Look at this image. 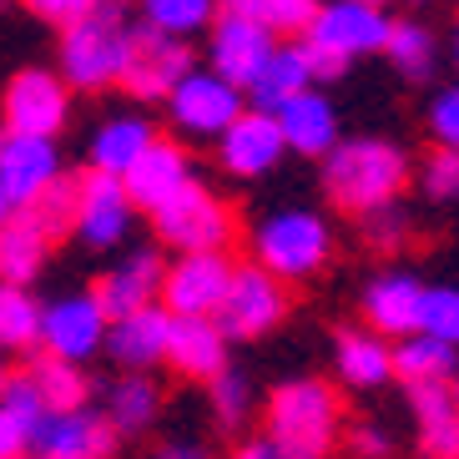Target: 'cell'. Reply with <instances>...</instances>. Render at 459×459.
<instances>
[{
	"mask_svg": "<svg viewBox=\"0 0 459 459\" xmlns=\"http://www.w3.org/2000/svg\"><path fill=\"white\" fill-rule=\"evenodd\" d=\"M232 283V263L222 253H182L162 273V308L172 318H217Z\"/></svg>",
	"mask_w": 459,
	"mask_h": 459,
	"instance_id": "cell-9",
	"label": "cell"
},
{
	"mask_svg": "<svg viewBox=\"0 0 459 459\" xmlns=\"http://www.w3.org/2000/svg\"><path fill=\"white\" fill-rule=\"evenodd\" d=\"M343 429L338 394L324 378H293L268 404V439L278 459H324Z\"/></svg>",
	"mask_w": 459,
	"mask_h": 459,
	"instance_id": "cell-2",
	"label": "cell"
},
{
	"mask_svg": "<svg viewBox=\"0 0 459 459\" xmlns=\"http://www.w3.org/2000/svg\"><path fill=\"white\" fill-rule=\"evenodd\" d=\"M41 399L30 389V378H11L5 389H0V459H21L30 449V434L41 429Z\"/></svg>",
	"mask_w": 459,
	"mask_h": 459,
	"instance_id": "cell-28",
	"label": "cell"
},
{
	"mask_svg": "<svg viewBox=\"0 0 459 459\" xmlns=\"http://www.w3.org/2000/svg\"><path fill=\"white\" fill-rule=\"evenodd\" d=\"M409 182V157L394 142H378V136H353V142H338L324 157V187L333 197V207L353 217H368L378 207H394L399 192Z\"/></svg>",
	"mask_w": 459,
	"mask_h": 459,
	"instance_id": "cell-1",
	"label": "cell"
},
{
	"mask_svg": "<svg viewBox=\"0 0 459 459\" xmlns=\"http://www.w3.org/2000/svg\"><path fill=\"white\" fill-rule=\"evenodd\" d=\"M455 404H459V384H455Z\"/></svg>",
	"mask_w": 459,
	"mask_h": 459,
	"instance_id": "cell-51",
	"label": "cell"
},
{
	"mask_svg": "<svg viewBox=\"0 0 459 459\" xmlns=\"http://www.w3.org/2000/svg\"><path fill=\"white\" fill-rule=\"evenodd\" d=\"M56 177H61L56 142H46V136H11V132L0 136V192H5L11 212L36 203Z\"/></svg>",
	"mask_w": 459,
	"mask_h": 459,
	"instance_id": "cell-15",
	"label": "cell"
},
{
	"mask_svg": "<svg viewBox=\"0 0 459 459\" xmlns=\"http://www.w3.org/2000/svg\"><path fill=\"white\" fill-rule=\"evenodd\" d=\"M333 364L343 374V384H353V389H378L384 378H394V349L374 328H349V333H338Z\"/></svg>",
	"mask_w": 459,
	"mask_h": 459,
	"instance_id": "cell-26",
	"label": "cell"
},
{
	"mask_svg": "<svg viewBox=\"0 0 459 459\" xmlns=\"http://www.w3.org/2000/svg\"><path fill=\"white\" fill-rule=\"evenodd\" d=\"M253 253H257V268L273 273L278 283H288V278H308V273L324 268L328 253H333V232L318 212L288 207V212H273L253 232Z\"/></svg>",
	"mask_w": 459,
	"mask_h": 459,
	"instance_id": "cell-5",
	"label": "cell"
},
{
	"mask_svg": "<svg viewBox=\"0 0 459 459\" xmlns=\"http://www.w3.org/2000/svg\"><path fill=\"white\" fill-rule=\"evenodd\" d=\"M455 66H459V21H455Z\"/></svg>",
	"mask_w": 459,
	"mask_h": 459,
	"instance_id": "cell-49",
	"label": "cell"
},
{
	"mask_svg": "<svg viewBox=\"0 0 459 459\" xmlns=\"http://www.w3.org/2000/svg\"><path fill=\"white\" fill-rule=\"evenodd\" d=\"M30 11L41 15V21H51V26H76V21H86V15L107 11V5H126V0H26Z\"/></svg>",
	"mask_w": 459,
	"mask_h": 459,
	"instance_id": "cell-41",
	"label": "cell"
},
{
	"mask_svg": "<svg viewBox=\"0 0 459 459\" xmlns=\"http://www.w3.org/2000/svg\"><path fill=\"white\" fill-rule=\"evenodd\" d=\"M46 257H51V243L30 222H21L15 212L11 222H0V283L26 288L30 278H41Z\"/></svg>",
	"mask_w": 459,
	"mask_h": 459,
	"instance_id": "cell-30",
	"label": "cell"
},
{
	"mask_svg": "<svg viewBox=\"0 0 459 459\" xmlns=\"http://www.w3.org/2000/svg\"><path fill=\"white\" fill-rule=\"evenodd\" d=\"M424 192L439 197V203H455L459 197V152L434 147L429 162H424Z\"/></svg>",
	"mask_w": 459,
	"mask_h": 459,
	"instance_id": "cell-40",
	"label": "cell"
},
{
	"mask_svg": "<svg viewBox=\"0 0 459 459\" xmlns=\"http://www.w3.org/2000/svg\"><path fill=\"white\" fill-rule=\"evenodd\" d=\"M5 384H11V368H5V359H0V389H5Z\"/></svg>",
	"mask_w": 459,
	"mask_h": 459,
	"instance_id": "cell-48",
	"label": "cell"
},
{
	"mask_svg": "<svg viewBox=\"0 0 459 459\" xmlns=\"http://www.w3.org/2000/svg\"><path fill=\"white\" fill-rule=\"evenodd\" d=\"M157 459H207L203 449H192V445H172V449H162Z\"/></svg>",
	"mask_w": 459,
	"mask_h": 459,
	"instance_id": "cell-46",
	"label": "cell"
},
{
	"mask_svg": "<svg viewBox=\"0 0 459 459\" xmlns=\"http://www.w3.org/2000/svg\"><path fill=\"white\" fill-rule=\"evenodd\" d=\"M349 445H353V455H359V459H384V455H389V434L378 429V424H359Z\"/></svg>",
	"mask_w": 459,
	"mask_h": 459,
	"instance_id": "cell-44",
	"label": "cell"
},
{
	"mask_svg": "<svg viewBox=\"0 0 459 459\" xmlns=\"http://www.w3.org/2000/svg\"><path fill=\"white\" fill-rule=\"evenodd\" d=\"M364 232H368V243L374 247H399L404 243V232H409V217H404V207L394 203V207H378V212H368L364 217Z\"/></svg>",
	"mask_w": 459,
	"mask_h": 459,
	"instance_id": "cell-43",
	"label": "cell"
},
{
	"mask_svg": "<svg viewBox=\"0 0 459 459\" xmlns=\"http://www.w3.org/2000/svg\"><path fill=\"white\" fill-rule=\"evenodd\" d=\"M132 36L136 26H126V5H107V11L66 26V36H61V82L82 86V91L117 86L126 76V61H132Z\"/></svg>",
	"mask_w": 459,
	"mask_h": 459,
	"instance_id": "cell-3",
	"label": "cell"
},
{
	"mask_svg": "<svg viewBox=\"0 0 459 459\" xmlns=\"http://www.w3.org/2000/svg\"><path fill=\"white\" fill-rule=\"evenodd\" d=\"M0 111H5V132L11 136H46V142H56V132L71 117V91L61 76L30 66L21 76H11Z\"/></svg>",
	"mask_w": 459,
	"mask_h": 459,
	"instance_id": "cell-8",
	"label": "cell"
},
{
	"mask_svg": "<svg viewBox=\"0 0 459 459\" xmlns=\"http://www.w3.org/2000/svg\"><path fill=\"white\" fill-rule=\"evenodd\" d=\"M167 111H172L177 132L187 136H222L238 117H243V91L238 86H228L222 76H212V71H197L192 66L182 82H177V91L167 96Z\"/></svg>",
	"mask_w": 459,
	"mask_h": 459,
	"instance_id": "cell-10",
	"label": "cell"
},
{
	"mask_svg": "<svg viewBox=\"0 0 459 459\" xmlns=\"http://www.w3.org/2000/svg\"><path fill=\"white\" fill-rule=\"evenodd\" d=\"M455 353L459 349H449L439 338L409 333V338H399V349H394V374L404 378L409 389H414V384H449L455 368H459Z\"/></svg>",
	"mask_w": 459,
	"mask_h": 459,
	"instance_id": "cell-31",
	"label": "cell"
},
{
	"mask_svg": "<svg viewBox=\"0 0 459 459\" xmlns=\"http://www.w3.org/2000/svg\"><path fill=\"white\" fill-rule=\"evenodd\" d=\"M187 71H192L187 41L162 36V30H152V26H136L132 61H126V76H122V86L136 96V101H167Z\"/></svg>",
	"mask_w": 459,
	"mask_h": 459,
	"instance_id": "cell-12",
	"label": "cell"
},
{
	"mask_svg": "<svg viewBox=\"0 0 459 459\" xmlns=\"http://www.w3.org/2000/svg\"><path fill=\"white\" fill-rule=\"evenodd\" d=\"M152 222H157V238H162L167 247H177V253H222V247L232 243L228 203H222L217 192H207L197 177L177 192L172 203L157 207Z\"/></svg>",
	"mask_w": 459,
	"mask_h": 459,
	"instance_id": "cell-6",
	"label": "cell"
},
{
	"mask_svg": "<svg viewBox=\"0 0 459 459\" xmlns=\"http://www.w3.org/2000/svg\"><path fill=\"white\" fill-rule=\"evenodd\" d=\"M0 222H11V203H5V192H0Z\"/></svg>",
	"mask_w": 459,
	"mask_h": 459,
	"instance_id": "cell-47",
	"label": "cell"
},
{
	"mask_svg": "<svg viewBox=\"0 0 459 459\" xmlns=\"http://www.w3.org/2000/svg\"><path fill=\"white\" fill-rule=\"evenodd\" d=\"M313 56L303 41H283L273 46L268 66H263V76L253 82V107L257 111H278L283 101H293L298 91H313Z\"/></svg>",
	"mask_w": 459,
	"mask_h": 459,
	"instance_id": "cell-25",
	"label": "cell"
},
{
	"mask_svg": "<svg viewBox=\"0 0 459 459\" xmlns=\"http://www.w3.org/2000/svg\"><path fill=\"white\" fill-rule=\"evenodd\" d=\"M414 419L424 459H459V404L449 384H414Z\"/></svg>",
	"mask_w": 459,
	"mask_h": 459,
	"instance_id": "cell-24",
	"label": "cell"
},
{
	"mask_svg": "<svg viewBox=\"0 0 459 459\" xmlns=\"http://www.w3.org/2000/svg\"><path fill=\"white\" fill-rule=\"evenodd\" d=\"M142 11H147V26L162 30V36H177V41H187L192 30H203L217 21V5L212 0H142Z\"/></svg>",
	"mask_w": 459,
	"mask_h": 459,
	"instance_id": "cell-37",
	"label": "cell"
},
{
	"mask_svg": "<svg viewBox=\"0 0 459 459\" xmlns=\"http://www.w3.org/2000/svg\"><path fill=\"white\" fill-rule=\"evenodd\" d=\"M283 152L288 147H283L278 122H273V111H257V107H247L228 132L217 136V157H222V167L232 177H263L268 167H278Z\"/></svg>",
	"mask_w": 459,
	"mask_h": 459,
	"instance_id": "cell-19",
	"label": "cell"
},
{
	"mask_svg": "<svg viewBox=\"0 0 459 459\" xmlns=\"http://www.w3.org/2000/svg\"><path fill=\"white\" fill-rule=\"evenodd\" d=\"M192 182V162H187V152L177 147V142H152L142 157H136L132 167L122 172V192H126V203L132 207H147V212H157L162 203H172L177 192Z\"/></svg>",
	"mask_w": 459,
	"mask_h": 459,
	"instance_id": "cell-18",
	"label": "cell"
},
{
	"mask_svg": "<svg viewBox=\"0 0 459 459\" xmlns=\"http://www.w3.org/2000/svg\"><path fill=\"white\" fill-rule=\"evenodd\" d=\"M232 459H278V455H273L268 439H247V445H238V455H232Z\"/></svg>",
	"mask_w": 459,
	"mask_h": 459,
	"instance_id": "cell-45",
	"label": "cell"
},
{
	"mask_svg": "<svg viewBox=\"0 0 459 459\" xmlns=\"http://www.w3.org/2000/svg\"><path fill=\"white\" fill-rule=\"evenodd\" d=\"M167 364L187 378H203L212 384L222 368H228V338L212 318H172V333H167Z\"/></svg>",
	"mask_w": 459,
	"mask_h": 459,
	"instance_id": "cell-23",
	"label": "cell"
},
{
	"mask_svg": "<svg viewBox=\"0 0 459 459\" xmlns=\"http://www.w3.org/2000/svg\"><path fill=\"white\" fill-rule=\"evenodd\" d=\"M162 257L152 253V247H142V253H126L122 263L111 273H101V283H96V308L107 313V324H117V318H132V313L152 308L157 298H162Z\"/></svg>",
	"mask_w": 459,
	"mask_h": 459,
	"instance_id": "cell-16",
	"label": "cell"
},
{
	"mask_svg": "<svg viewBox=\"0 0 459 459\" xmlns=\"http://www.w3.org/2000/svg\"><path fill=\"white\" fill-rule=\"evenodd\" d=\"M157 404H162L157 384L142 378V374H126V378H117L111 394H107V424L122 429V434H136V429H147L152 419H157Z\"/></svg>",
	"mask_w": 459,
	"mask_h": 459,
	"instance_id": "cell-32",
	"label": "cell"
},
{
	"mask_svg": "<svg viewBox=\"0 0 459 459\" xmlns=\"http://www.w3.org/2000/svg\"><path fill=\"white\" fill-rule=\"evenodd\" d=\"M21 222H30V228L41 232L46 243H56V238H66L71 228H76V177H56L51 187L41 192V197H36V203H26L21 207Z\"/></svg>",
	"mask_w": 459,
	"mask_h": 459,
	"instance_id": "cell-33",
	"label": "cell"
},
{
	"mask_svg": "<svg viewBox=\"0 0 459 459\" xmlns=\"http://www.w3.org/2000/svg\"><path fill=\"white\" fill-rule=\"evenodd\" d=\"M384 41H389V15L378 11V5H359V0H328V5H318L308 36H303V46L313 56V76H324V82L328 76H343V66H349L353 56L384 51Z\"/></svg>",
	"mask_w": 459,
	"mask_h": 459,
	"instance_id": "cell-4",
	"label": "cell"
},
{
	"mask_svg": "<svg viewBox=\"0 0 459 459\" xmlns=\"http://www.w3.org/2000/svg\"><path fill=\"white\" fill-rule=\"evenodd\" d=\"M273 46L278 41H273L263 26L243 21L238 11H222L212 21V76H222V82L238 86V91H253V82L263 76V66H268Z\"/></svg>",
	"mask_w": 459,
	"mask_h": 459,
	"instance_id": "cell-14",
	"label": "cell"
},
{
	"mask_svg": "<svg viewBox=\"0 0 459 459\" xmlns=\"http://www.w3.org/2000/svg\"><path fill=\"white\" fill-rule=\"evenodd\" d=\"M429 126H434V142H439V147H445V152H459V86H449V91L434 96Z\"/></svg>",
	"mask_w": 459,
	"mask_h": 459,
	"instance_id": "cell-42",
	"label": "cell"
},
{
	"mask_svg": "<svg viewBox=\"0 0 459 459\" xmlns=\"http://www.w3.org/2000/svg\"><path fill=\"white\" fill-rule=\"evenodd\" d=\"M419 333L439 338L449 349H459V288H424L419 303Z\"/></svg>",
	"mask_w": 459,
	"mask_h": 459,
	"instance_id": "cell-38",
	"label": "cell"
},
{
	"mask_svg": "<svg viewBox=\"0 0 459 459\" xmlns=\"http://www.w3.org/2000/svg\"><path fill=\"white\" fill-rule=\"evenodd\" d=\"M359 5H378V11H384V0H359Z\"/></svg>",
	"mask_w": 459,
	"mask_h": 459,
	"instance_id": "cell-50",
	"label": "cell"
},
{
	"mask_svg": "<svg viewBox=\"0 0 459 459\" xmlns=\"http://www.w3.org/2000/svg\"><path fill=\"white\" fill-rule=\"evenodd\" d=\"M212 409L228 429H238L247 419V409H253V384H247L238 368H222V374L212 378Z\"/></svg>",
	"mask_w": 459,
	"mask_h": 459,
	"instance_id": "cell-39",
	"label": "cell"
},
{
	"mask_svg": "<svg viewBox=\"0 0 459 459\" xmlns=\"http://www.w3.org/2000/svg\"><path fill=\"white\" fill-rule=\"evenodd\" d=\"M132 212L136 207L126 203L122 192V177H107V172H91L86 167L76 177V238L86 247H117L132 228Z\"/></svg>",
	"mask_w": 459,
	"mask_h": 459,
	"instance_id": "cell-13",
	"label": "cell"
},
{
	"mask_svg": "<svg viewBox=\"0 0 459 459\" xmlns=\"http://www.w3.org/2000/svg\"><path fill=\"white\" fill-rule=\"evenodd\" d=\"M101 343H107V313L96 308L91 293L56 298L41 308V353L82 368V359H91Z\"/></svg>",
	"mask_w": 459,
	"mask_h": 459,
	"instance_id": "cell-11",
	"label": "cell"
},
{
	"mask_svg": "<svg viewBox=\"0 0 459 459\" xmlns=\"http://www.w3.org/2000/svg\"><path fill=\"white\" fill-rule=\"evenodd\" d=\"M41 343V303L26 288L0 283V349H36Z\"/></svg>",
	"mask_w": 459,
	"mask_h": 459,
	"instance_id": "cell-35",
	"label": "cell"
},
{
	"mask_svg": "<svg viewBox=\"0 0 459 459\" xmlns=\"http://www.w3.org/2000/svg\"><path fill=\"white\" fill-rule=\"evenodd\" d=\"M419 303H424V283L414 273H378L374 283L364 288V318L378 338L394 333V338H409L419 333Z\"/></svg>",
	"mask_w": 459,
	"mask_h": 459,
	"instance_id": "cell-20",
	"label": "cell"
},
{
	"mask_svg": "<svg viewBox=\"0 0 459 459\" xmlns=\"http://www.w3.org/2000/svg\"><path fill=\"white\" fill-rule=\"evenodd\" d=\"M30 389H36V399H41L46 414H71V409H86V394H91V384H86V374L76 364H61V359H51V353H36L26 368Z\"/></svg>",
	"mask_w": 459,
	"mask_h": 459,
	"instance_id": "cell-29",
	"label": "cell"
},
{
	"mask_svg": "<svg viewBox=\"0 0 459 459\" xmlns=\"http://www.w3.org/2000/svg\"><path fill=\"white\" fill-rule=\"evenodd\" d=\"M273 122L283 132V147L298 157H328L338 147V117L328 107V96L318 91H298L293 101L273 111Z\"/></svg>",
	"mask_w": 459,
	"mask_h": 459,
	"instance_id": "cell-22",
	"label": "cell"
},
{
	"mask_svg": "<svg viewBox=\"0 0 459 459\" xmlns=\"http://www.w3.org/2000/svg\"><path fill=\"white\" fill-rule=\"evenodd\" d=\"M117 429L107 414L91 409H71V414H46L41 429L30 434V455L36 459H107Z\"/></svg>",
	"mask_w": 459,
	"mask_h": 459,
	"instance_id": "cell-17",
	"label": "cell"
},
{
	"mask_svg": "<svg viewBox=\"0 0 459 459\" xmlns=\"http://www.w3.org/2000/svg\"><path fill=\"white\" fill-rule=\"evenodd\" d=\"M21 459H26V455H21Z\"/></svg>",
	"mask_w": 459,
	"mask_h": 459,
	"instance_id": "cell-52",
	"label": "cell"
},
{
	"mask_svg": "<svg viewBox=\"0 0 459 459\" xmlns=\"http://www.w3.org/2000/svg\"><path fill=\"white\" fill-rule=\"evenodd\" d=\"M167 333H172V313H167L162 303H152V308L132 313V318L107 324V343H101V349H107L122 368L142 374V368L167 359Z\"/></svg>",
	"mask_w": 459,
	"mask_h": 459,
	"instance_id": "cell-21",
	"label": "cell"
},
{
	"mask_svg": "<svg viewBox=\"0 0 459 459\" xmlns=\"http://www.w3.org/2000/svg\"><path fill=\"white\" fill-rule=\"evenodd\" d=\"M152 142H157L152 122H142V117H111V122L91 136V172L122 177Z\"/></svg>",
	"mask_w": 459,
	"mask_h": 459,
	"instance_id": "cell-27",
	"label": "cell"
},
{
	"mask_svg": "<svg viewBox=\"0 0 459 459\" xmlns=\"http://www.w3.org/2000/svg\"><path fill=\"white\" fill-rule=\"evenodd\" d=\"M384 51H389V61L404 71L409 82H424L434 71V36H429V26H419V21H389Z\"/></svg>",
	"mask_w": 459,
	"mask_h": 459,
	"instance_id": "cell-36",
	"label": "cell"
},
{
	"mask_svg": "<svg viewBox=\"0 0 459 459\" xmlns=\"http://www.w3.org/2000/svg\"><path fill=\"white\" fill-rule=\"evenodd\" d=\"M283 313H288L283 283L273 273H263L257 263H247V268H232L228 298H222L212 324L222 328V338H257L283 324Z\"/></svg>",
	"mask_w": 459,
	"mask_h": 459,
	"instance_id": "cell-7",
	"label": "cell"
},
{
	"mask_svg": "<svg viewBox=\"0 0 459 459\" xmlns=\"http://www.w3.org/2000/svg\"><path fill=\"white\" fill-rule=\"evenodd\" d=\"M228 11L263 26L268 36H308L313 15H318V0H228Z\"/></svg>",
	"mask_w": 459,
	"mask_h": 459,
	"instance_id": "cell-34",
	"label": "cell"
}]
</instances>
